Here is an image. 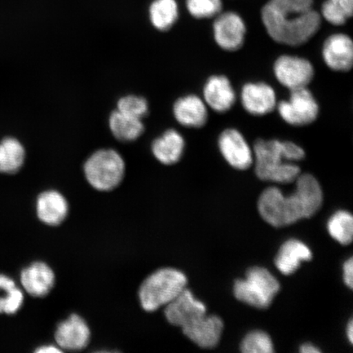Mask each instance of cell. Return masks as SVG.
Masks as SVG:
<instances>
[{"mask_svg":"<svg viewBox=\"0 0 353 353\" xmlns=\"http://www.w3.org/2000/svg\"><path fill=\"white\" fill-rule=\"evenodd\" d=\"M314 6L315 0H268L260 16L273 41L296 47L310 41L321 28L322 17Z\"/></svg>","mask_w":353,"mask_h":353,"instance_id":"6da1fadb","label":"cell"},{"mask_svg":"<svg viewBox=\"0 0 353 353\" xmlns=\"http://www.w3.org/2000/svg\"><path fill=\"white\" fill-rule=\"evenodd\" d=\"M296 190L285 196L280 189H265L258 202L261 217L273 227L289 226L307 219L319 211L323 202V193L319 181L309 174L299 175Z\"/></svg>","mask_w":353,"mask_h":353,"instance_id":"7a4b0ae2","label":"cell"},{"mask_svg":"<svg viewBox=\"0 0 353 353\" xmlns=\"http://www.w3.org/2000/svg\"><path fill=\"white\" fill-rule=\"evenodd\" d=\"M253 152L258 178L278 183H290L296 180L300 168L294 162L305 157L304 150L290 141L258 139Z\"/></svg>","mask_w":353,"mask_h":353,"instance_id":"3957f363","label":"cell"},{"mask_svg":"<svg viewBox=\"0 0 353 353\" xmlns=\"http://www.w3.org/2000/svg\"><path fill=\"white\" fill-rule=\"evenodd\" d=\"M184 273L174 268H163L145 279L139 290L141 305L147 312H154L168 305L186 289Z\"/></svg>","mask_w":353,"mask_h":353,"instance_id":"277c9868","label":"cell"},{"mask_svg":"<svg viewBox=\"0 0 353 353\" xmlns=\"http://www.w3.org/2000/svg\"><path fill=\"white\" fill-rule=\"evenodd\" d=\"M83 171L92 188L101 192L112 191L122 182L125 163L117 150L101 148L87 159Z\"/></svg>","mask_w":353,"mask_h":353,"instance_id":"5b68a950","label":"cell"},{"mask_svg":"<svg viewBox=\"0 0 353 353\" xmlns=\"http://www.w3.org/2000/svg\"><path fill=\"white\" fill-rule=\"evenodd\" d=\"M279 282L266 268L254 267L246 273L245 279L234 285V294L239 301L256 308H268L280 290Z\"/></svg>","mask_w":353,"mask_h":353,"instance_id":"8992f818","label":"cell"},{"mask_svg":"<svg viewBox=\"0 0 353 353\" xmlns=\"http://www.w3.org/2000/svg\"><path fill=\"white\" fill-rule=\"evenodd\" d=\"M276 105L282 120L293 126L310 125L319 114V103L307 88L290 90L289 100Z\"/></svg>","mask_w":353,"mask_h":353,"instance_id":"52a82bcc","label":"cell"},{"mask_svg":"<svg viewBox=\"0 0 353 353\" xmlns=\"http://www.w3.org/2000/svg\"><path fill=\"white\" fill-rule=\"evenodd\" d=\"M274 74L281 85L290 90L307 88L314 77L312 64L303 57L283 55L274 64Z\"/></svg>","mask_w":353,"mask_h":353,"instance_id":"ba28073f","label":"cell"},{"mask_svg":"<svg viewBox=\"0 0 353 353\" xmlns=\"http://www.w3.org/2000/svg\"><path fill=\"white\" fill-rule=\"evenodd\" d=\"M247 29L244 19L234 11L221 12L213 22L216 43L223 50H240L245 43Z\"/></svg>","mask_w":353,"mask_h":353,"instance_id":"9c48e42d","label":"cell"},{"mask_svg":"<svg viewBox=\"0 0 353 353\" xmlns=\"http://www.w3.org/2000/svg\"><path fill=\"white\" fill-rule=\"evenodd\" d=\"M218 143L221 154L234 169L245 170L253 165V150L237 130H223L221 132Z\"/></svg>","mask_w":353,"mask_h":353,"instance_id":"30bf717a","label":"cell"},{"mask_svg":"<svg viewBox=\"0 0 353 353\" xmlns=\"http://www.w3.org/2000/svg\"><path fill=\"white\" fill-rule=\"evenodd\" d=\"M322 57L326 65L334 72H347L353 65V43L347 34H331L323 44Z\"/></svg>","mask_w":353,"mask_h":353,"instance_id":"8fae6325","label":"cell"},{"mask_svg":"<svg viewBox=\"0 0 353 353\" xmlns=\"http://www.w3.org/2000/svg\"><path fill=\"white\" fill-rule=\"evenodd\" d=\"M186 336L199 347L213 348L218 345L223 330V321L219 316L206 314L182 327Z\"/></svg>","mask_w":353,"mask_h":353,"instance_id":"7c38bea8","label":"cell"},{"mask_svg":"<svg viewBox=\"0 0 353 353\" xmlns=\"http://www.w3.org/2000/svg\"><path fill=\"white\" fill-rule=\"evenodd\" d=\"M241 99L243 108L254 116H265L277 105L275 90L263 82L246 83L242 88Z\"/></svg>","mask_w":353,"mask_h":353,"instance_id":"4fadbf2b","label":"cell"},{"mask_svg":"<svg viewBox=\"0 0 353 353\" xmlns=\"http://www.w3.org/2000/svg\"><path fill=\"white\" fill-rule=\"evenodd\" d=\"M55 339L61 350L79 351L90 343V330L85 320L73 314L57 326Z\"/></svg>","mask_w":353,"mask_h":353,"instance_id":"5bb4252c","label":"cell"},{"mask_svg":"<svg viewBox=\"0 0 353 353\" xmlns=\"http://www.w3.org/2000/svg\"><path fill=\"white\" fill-rule=\"evenodd\" d=\"M166 306L165 313L168 321L180 327L206 314L205 304L194 298L188 289Z\"/></svg>","mask_w":353,"mask_h":353,"instance_id":"9a60e30c","label":"cell"},{"mask_svg":"<svg viewBox=\"0 0 353 353\" xmlns=\"http://www.w3.org/2000/svg\"><path fill=\"white\" fill-rule=\"evenodd\" d=\"M173 113L175 120L181 125L199 129L208 121V110L204 101L196 95H187L176 100Z\"/></svg>","mask_w":353,"mask_h":353,"instance_id":"2e32d148","label":"cell"},{"mask_svg":"<svg viewBox=\"0 0 353 353\" xmlns=\"http://www.w3.org/2000/svg\"><path fill=\"white\" fill-rule=\"evenodd\" d=\"M204 101L216 112H228L236 101L235 91L228 78L213 76L208 79L204 87Z\"/></svg>","mask_w":353,"mask_h":353,"instance_id":"e0dca14e","label":"cell"},{"mask_svg":"<svg viewBox=\"0 0 353 353\" xmlns=\"http://www.w3.org/2000/svg\"><path fill=\"white\" fill-rule=\"evenodd\" d=\"M55 276L46 263L37 262L23 269L21 282L23 288L34 297H43L50 292L54 285Z\"/></svg>","mask_w":353,"mask_h":353,"instance_id":"ac0fdd59","label":"cell"},{"mask_svg":"<svg viewBox=\"0 0 353 353\" xmlns=\"http://www.w3.org/2000/svg\"><path fill=\"white\" fill-rule=\"evenodd\" d=\"M151 149L154 157L161 164L174 165L183 157L185 140L179 132L168 130L153 141Z\"/></svg>","mask_w":353,"mask_h":353,"instance_id":"d6986e66","label":"cell"},{"mask_svg":"<svg viewBox=\"0 0 353 353\" xmlns=\"http://www.w3.org/2000/svg\"><path fill=\"white\" fill-rule=\"evenodd\" d=\"M37 210L39 219L43 223L50 226H57L68 216V205L61 193L52 190L39 196Z\"/></svg>","mask_w":353,"mask_h":353,"instance_id":"ffe728a7","label":"cell"},{"mask_svg":"<svg viewBox=\"0 0 353 353\" xmlns=\"http://www.w3.org/2000/svg\"><path fill=\"white\" fill-rule=\"evenodd\" d=\"M312 258L310 249L298 240H289L281 245L275 259L276 266L281 273L288 276L299 268L303 261H309Z\"/></svg>","mask_w":353,"mask_h":353,"instance_id":"44dd1931","label":"cell"},{"mask_svg":"<svg viewBox=\"0 0 353 353\" xmlns=\"http://www.w3.org/2000/svg\"><path fill=\"white\" fill-rule=\"evenodd\" d=\"M108 126L114 138L121 143H132L143 134L145 125L143 120L114 110L110 114Z\"/></svg>","mask_w":353,"mask_h":353,"instance_id":"7402d4cb","label":"cell"},{"mask_svg":"<svg viewBox=\"0 0 353 353\" xmlns=\"http://www.w3.org/2000/svg\"><path fill=\"white\" fill-rule=\"evenodd\" d=\"M148 16L154 29L168 32L179 20V3L176 0H152L148 8Z\"/></svg>","mask_w":353,"mask_h":353,"instance_id":"603a6c76","label":"cell"},{"mask_svg":"<svg viewBox=\"0 0 353 353\" xmlns=\"http://www.w3.org/2000/svg\"><path fill=\"white\" fill-rule=\"evenodd\" d=\"M26 161V149L19 139L8 137L0 142V173L14 174Z\"/></svg>","mask_w":353,"mask_h":353,"instance_id":"cb8c5ba5","label":"cell"},{"mask_svg":"<svg viewBox=\"0 0 353 353\" xmlns=\"http://www.w3.org/2000/svg\"><path fill=\"white\" fill-rule=\"evenodd\" d=\"M330 235L341 244H351L353 236V218L347 211L336 212L328 222Z\"/></svg>","mask_w":353,"mask_h":353,"instance_id":"d4e9b609","label":"cell"},{"mask_svg":"<svg viewBox=\"0 0 353 353\" xmlns=\"http://www.w3.org/2000/svg\"><path fill=\"white\" fill-rule=\"evenodd\" d=\"M223 0H185V6L195 19H210L223 12Z\"/></svg>","mask_w":353,"mask_h":353,"instance_id":"484cf974","label":"cell"},{"mask_svg":"<svg viewBox=\"0 0 353 353\" xmlns=\"http://www.w3.org/2000/svg\"><path fill=\"white\" fill-rule=\"evenodd\" d=\"M117 110L127 116L143 121L149 113V103L144 97L129 94L118 100Z\"/></svg>","mask_w":353,"mask_h":353,"instance_id":"4316f807","label":"cell"},{"mask_svg":"<svg viewBox=\"0 0 353 353\" xmlns=\"http://www.w3.org/2000/svg\"><path fill=\"white\" fill-rule=\"evenodd\" d=\"M241 351L244 353H272L273 344L270 336L261 330H254L243 339Z\"/></svg>","mask_w":353,"mask_h":353,"instance_id":"83f0119b","label":"cell"},{"mask_svg":"<svg viewBox=\"0 0 353 353\" xmlns=\"http://www.w3.org/2000/svg\"><path fill=\"white\" fill-rule=\"evenodd\" d=\"M23 301V294L16 286L15 288L6 292V297L0 298V314L2 313L8 315L15 314L20 310Z\"/></svg>","mask_w":353,"mask_h":353,"instance_id":"f1b7e54d","label":"cell"},{"mask_svg":"<svg viewBox=\"0 0 353 353\" xmlns=\"http://www.w3.org/2000/svg\"><path fill=\"white\" fill-rule=\"evenodd\" d=\"M348 19L353 15V0H330Z\"/></svg>","mask_w":353,"mask_h":353,"instance_id":"f546056e","label":"cell"},{"mask_svg":"<svg viewBox=\"0 0 353 353\" xmlns=\"http://www.w3.org/2000/svg\"><path fill=\"white\" fill-rule=\"evenodd\" d=\"M343 281L345 284L353 288V259L350 258L343 264Z\"/></svg>","mask_w":353,"mask_h":353,"instance_id":"4dcf8cb0","label":"cell"},{"mask_svg":"<svg viewBox=\"0 0 353 353\" xmlns=\"http://www.w3.org/2000/svg\"><path fill=\"white\" fill-rule=\"evenodd\" d=\"M15 281H13L12 278L6 275L0 274V290L6 291V292H8V291L15 288Z\"/></svg>","mask_w":353,"mask_h":353,"instance_id":"1f68e13d","label":"cell"},{"mask_svg":"<svg viewBox=\"0 0 353 353\" xmlns=\"http://www.w3.org/2000/svg\"><path fill=\"white\" fill-rule=\"evenodd\" d=\"M300 352L302 353H320L321 350L311 343L303 344L300 347Z\"/></svg>","mask_w":353,"mask_h":353,"instance_id":"d6a6232c","label":"cell"},{"mask_svg":"<svg viewBox=\"0 0 353 353\" xmlns=\"http://www.w3.org/2000/svg\"><path fill=\"white\" fill-rule=\"evenodd\" d=\"M37 353H54V352H63V350H61L60 347H57L54 346H43L41 347H39L37 350Z\"/></svg>","mask_w":353,"mask_h":353,"instance_id":"836d02e7","label":"cell"},{"mask_svg":"<svg viewBox=\"0 0 353 353\" xmlns=\"http://www.w3.org/2000/svg\"><path fill=\"white\" fill-rule=\"evenodd\" d=\"M347 336L351 343H353V321L351 320L347 326Z\"/></svg>","mask_w":353,"mask_h":353,"instance_id":"e575fe53","label":"cell"}]
</instances>
